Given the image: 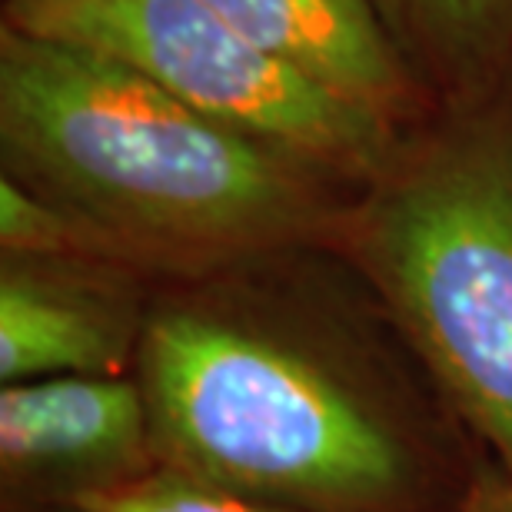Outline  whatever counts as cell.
Wrapping results in <instances>:
<instances>
[{"label":"cell","mask_w":512,"mask_h":512,"mask_svg":"<svg viewBox=\"0 0 512 512\" xmlns=\"http://www.w3.org/2000/svg\"><path fill=\"white\" fill-rule=\"evenodd\" d=\"M133 376L160 466L306 512H456L486 453L330 247L160 280Z\"/></svg>","instance_id":"cell-1"},{"label":"cell","mask_w":512,"mask_h":512,"mask_svg":"<svg viewBox=\"0 0 512 512\" xmlns=\"http://www.w3.org/2000/svg\"><path fill=\"white\" fill-rule=\"evenodd\" d=\"M0 177L80 213L157 280L336 247L356 187L97 50L0 24Z\"/></svg>","instance_id":"cell-2"},{"label":"cell","mask_w":512,"mask_h":512,"mask_svg":"<svg viewBox=\"0 0 512 512\" xmlns=\"http://www.w3.org/2000/svg\"><path fill=\"white\" fill-rule=\"evenodd\" d=\"M333 250L469 436L512 469V74L399 133Z\"/></svg>","instance_id":"cell-3"},{"label":"cell","mask_w":512,"mask_h":512,"mask_svg":"<svg viewBox=\"0 0 512 512\" xmlns=\"http://www.w3.org/2000/svg\"><path fill=\"white\" fill-rule=\"evenodd\" d=\"M4 27L97 50L356 190L403 133L266 54L207 0H4Z\"/></svg>","instance_id":"cell-4"},{"label":"cell","mask_w":512,"mask_h":512,"mask_svg":"<svg viewBox=\"0 0 512 512\" xmlns=\"http://www.w3.org/2000/svg\"><path fill=\"white\" fill-rule=\"evenodd\" d=\"M160 466L137 376L0 386V512H70Z\"/></svg>","instance_id":"cell-5"},{"label":"cell","mask_w":512,"mask_h":512,"mask_svg":"<svg viewBox=\"0 0 512 512\" xmlns=\"http://www.w3.org/2000/svg\"><path fill=\"white\" fill-rule=\"evenodd\" d=\"M157 283L110 260L0 253V386L130 376Z\"/></svg>","instance_id":"cell-6"},{"label":"cell","mask_w":512,"mask_h":512,"mask_svg":"<svg viewBox=\"0 0 512 512\" xmlns=\"http://www.w3.org/2000/svg\"><path fill=\"white\" fill-rule=\"evenodd\" d=\"M243 37L296 74L396 130L436 100L399 54L373 0H207Z\"/></svg>","instance_id":"cell-7"},{"label":"cell","mask_w":512,"mask_h":512,"mask_svg":"<svg viewBox=\"0 0 512 512\" xmlns=\"http://www.w3.org/2000/svg\"><path fill=\"white\" fill-rule=\"evenodd\" d=\"M436 104L479 97L512 74V0H373Z\"/></svg>","instance_id":"cell-8"},{"label":"cell","mask_w":512,"mask_h":512,"mask_svg":"<svg viewBox=\"0 0 512 512\" xmlns=\"http://www.w3.org/2000/svg\"><path fill=\"white\" fill-rule=\"evenodd\" d=\"M0 253L87 256V260H110L143 270L114 233L54 200L37 197L10 177H0Z\"/></svg>","instance_id":"cell-9"},{"label":"cell","mask_w":512,"mask_h":512,"mask_svg":"<svg viewBox=\"0 0 512 512\" xmlns=\"http://www.w3.org/2000/svg\"><path fill=\"white\" fill-rule=\"evenodd\" d=\"M87 512H306L273 499L243 493V489L213 483V479L157 466L137 483L94 499Z\"/></svg>","instance_id":"cell-10"},{"label":"cell","mask_w":512,"mask_h":512,"mask_svg":"<svg viewBox=\"0 0 512 512\" xmlns=\"http://www.w3.org/2000/svg\"><path fill=\"white\" fill-rule=\"evenodd\" d=\"M456 512H512V469L483 453Z\"/></svg>","instance_id":"cell-11"},{"label":"cell","mask_w":512,"mask_h":512,"mask_svg":"<svg viewBox=\"0 0 512 512\" xmlns=\"http://www.w3.org/2000/svg\"><path fill=\"white\" fill-rule=\"evenodd\" d=\"M70 512H87V509H70Z\"/></svg>","instance_id":"cell-12"}]
</instances>
